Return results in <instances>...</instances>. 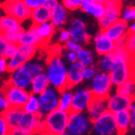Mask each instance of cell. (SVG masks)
<instances>
[{
	"label": "cell",
	"instance_id": "cell-1",
	"mask_svg": "<svg viewBox=\"0 0 135 135\" xmlns=\"http://www.w3.org/2000/svg\"><path fill=\"white\" fill-rule=\"evenodd\" d=\"M134 55L126 49L125 46L116 47L114 60L109 71L113 87H117L127 79L134 78Z\"/></svg>",
	"mask_w": 135,
	"mask_h": 135
},
{
	"label": "cell",
	"instance_id": "cell-2",
	"mask_svg": "<svg viewBox=\"0 0 135 135\" xmlns=\"http://www.w3.org/2000/svg\"><path fill=\"white\" fill-rule=\"evenodd\" d=\"M45 75L49 81V85L59 91L68 87L67 66L59 54H52L48 58L45 68Z\"/></svg>",
	"mask_w": 135,
	"mask_h": 135
},
{
	"label": "cell",
	"instance_id": "cell-3",
	"mask_svg": "<svg viewBox=\"0 0 135 135\" xmlns=\"http://www.w3.org/2000/svg\"><path fill=\"white\" fill-rule=\"evenodd\" d=\"M69 113L55 109L43 116V133L50 135H65Z\"/></svg>",
	"mask_w": 135,
	"mask_h": 135
},
{
	"label": "cell",
	"instance_id": "cell-4",
	"mask_svg": "<svg viewBox=\"0 0 135 135\" xmlns=\"http://www.w3.org/2000/svg\"><path fill=\"white\" fill-rule=\"evenodd\" d=\"M92 120L86 112H74L70 110L68 115L66 134L69 135H85L91 132Z\"/></svg>",
	"mask_w": 135,
	"mask_h": 135
},
{
	"label": "cell",
	"instance_id": "cell-5",
	"mask_svg": "<svg viewBox=\"0 0 135 135\" xmlns=\"http://www.w3.org/2000/svg\"><path fill=\"white\" fill-rule=\"evenodd\" d=\"M43 116L39 113H24L21 117L17 128L11 131L9 134L31 135L35 133H43Z\"/></svg>",
	"mask_w": 135,
	"mask_h": 135
},
{
	"label": "cell",
	"instance_id": "cell-6",
	"mask_svg": "<svg viewBox=\"0 0 135 135\" xmlns=\"http://www.w3.org/2000/svg\"><path fill=\"white\" fill-rule=\"evenodd\" d=\"M113 82L108 72L97 71L95 77L91 79L90 90L94 97L107 98L113 91Z\"/></svg>",
	"mask_w": 135,
	"mask_h": 135
},
{
	"label": "cell",
	"instance_id": "cell-7",
	"mask_svg": "<svg viewBox=\"0 0 135 135\" xmlns=\"http://www.w3.org/2000/svg\"><path fill=\"white\" fill-rule=\"evenodd\" d=\"M94 134L97 135H116L118 134L116 125H115L113 113L107 110L97 119L92 121V128Z\"/></svg>",
	"mask_w": 135,
	"mask_h": 135
},
{
	"label": "cell",
	"instance_id": "cell-8",
	"mask_svg": "<svg viewBox=\"0 0 135 135\" xmlns=\"http://www.w3.org/2000/svg\"><path fill=\"white\" fill-rule=\"evenodd\" d=\"M59 97H60V91L52 86H48L45 90L40 93L38 95L39 107H40L39 114L45 116L46 113L58 108Z\"/></svg>",
	"mask_w": 135,
	"mask_h": 135
},
{
	"label": "cell",
	"instance_id": "cell-9",
	"mask_svg": "<svg viewBox=\"0 0 135 135\" xmlns=\"http://www.w3.org/2000/svg\"><path fill=\"white\" fill-rule=\"evenodd\" d=\"M37 48L38 47L33 46V45H19L18 44V47H17V50L14 53V55L8 59V71L11 72L16 68L22 66L27 61L31 60L36 53Z\"/></svg>",
	"mask_w": 135,
	"mask_h": 135
},
{
	"label": "cell",
	"instance_id": "cell-10",
	"mask_svg": "<svg viewBox=\"0 0 135 135\" xmlns=\"http://www.w3.org/2000/svg\"><path fill=\"white\" fill-rule=\"evenodd\" d=\"M122 0H109L105 4V11L98 19L99 27L101 30H105L110 25L120 18L122 9Z\"/></svg>",
	"mask_w": 135,
	"mask_h": 135
},
{
	"label": "cell",
	"instance_id": "cell-11",
	"mask_svg": "<svg viewBox=\"0 0 135 135\" xmlns=\"http://www.w3.org/2000/svg\"><path fill=\"white\" fill-rule=\"evenodd\" d=\"M2 91L9 106L15 108H23L29 95V91L11 85L9 82L3 87Z\"/></svg>",
	"mask_w": 135,
	"mask_h": 135
},
{
	"label": "cell",
	"instance_id": "cell-12",
	"mask_svg": "<svg viewBox=\"0 0 135 135\" xmlns=\"http://www.w3.org/2000/svg\"><path fill=\"white\" fill-rule=\"evenodd\" d=\"M3 11L6 14L13 16L14 18L19 20L20 22L26 21L30 18L31 9L27 7L22 0H17L15 2H5L1 6Z\"/></svg>",
	"mask_w": 135,
	"mask_h": 135
},
{
	"label": "cell",
	"instance_id": "cell-13",
	"mask_svg": "<svg viewBox=\"0 0 135 135\" xmlns=\"http://www.w3.org/2000/svg\"><path fill=\"white\" fill-rule=\"evenodd\" d=\"M68 31L70 34V39L80 44L81 45L88 44L91 39L87 31L86 24L80 19H74L71 21Z\"/></svg>",
	"mask_w": 135,
	"mask_h": 135
},
{
	"label": "cell",
	"instance_id": "cell-14",
	"mask_svg": "<svg viewBox=\"0 0 135 135\" xmlns=\"http://www.w3.org/2000/svg\"><path fill=\"white\" fill-rule=\"evenodd\" d=\"M90 88H81L73 92L71 110L74 112H86L88 105L93 98Z\"/></svg>",
	"mask_w": 135,
	"mask_h": 135
},
{
	"label": "cell",
	"instance_id": "cell-15",
	"mask_svg": "<svg viewBox=\"0 0 135 135\" xmlns=\"http://www.w3.org/2000/svg\"><path fill=\"white\" fill-rule=\"evenodd\" d=\"M134 98L131 97H127L116 92L110 93V95L107 97V104H108V110L110 113H116L119 110H128L131 102Z\"/></svg>",
	"mask_w": 135,
	"mask_h": 135
},
{
	"label": "cell",
	"instance_id": "cell-16",
	"mask_svg": "<svg viewBox=\"0 0 135 135\" xmlns=\"http://www.w3.org/2000/svg\"><path fill=\"white\" fill-rule=\"evenodd\" d=\"M95 50L99 56L112 53L116 48V44L106 34L104 30L99 31L94 38Z\"/></svg>",
	"mask_w": 135,
	"mask_h": 135
},
{
	"label": "cell",
	"instance_id": "cell-17",
	"mask_svg": "<svg viewBox=\"0 0 135 135\" xmlns=\"http://www.w3.org/2000/svg\"><path fill=\"white\" fill-rule=\"evenodd\" d=\"M31 79L32 76L22 65L20 67L16 68L13 71H11V76L9 79V83L13 86H16V87L29 91L30 84H31Z\"/></svg>",
	"mask_w": 135,
	"mask_h": 135
},
{
	"label": "cell",
	"instance_id": "cell-18",
	"mask_svg": "<svg viewBox=\"0 0 135 135\" xmlns=\"http://www.w3.org/2000/svg\"><path fill=\"white\" fill-rule=\"evenodd\" d=\"M104 31L114 42L124 38L128 33V23L119 18L112 25H110Z\"/></svg>",
	"mask_w": 135,
	"mask_h": 135
},
{
	"label": "cell",
	"instance_id": "cell-19",
	"mask_svg": "<svg viewBox=\"0 0 135 135\" xmlns=\"http://www.w3.org/2000/svg\"><path fill=\"white\" fill-rule=\"evenodd\" d=\"M108 110V104H107V98L104 97H93L92 100L90 101L86 113L90 119L95 120L97 117H99L104 113Z\"/></svg>",
	"mask_w": 135,
	"mask_h": 135
},
{
	"label": "cell",
	"instance_id": "cell-20",
	"mask_svg": "<svg viewBox=\"0 0 135 135\" xmlns=\"http://www.w3.org/2000/svg\"><path fill=\"white\" fill-rule=\"evenodd\" d=\"M84 66L82 64L76 61V62L70 63L67 67V84L68 87H76V86L81 84L83 81L82 72H83Z\"/></svg>",
	"mask_w": 135,
	"mask_h": 135
},
{
	"label": "cell",
	"instance_id": "cell-21",
	"mask_svg": "<svg viewBox=\"0 0 135 135\" xmlns=\"http://www.w3.org/2000/svg\"><path fill=\"white\" fill-rule=\"evenodd\" d=\"M19 45H33L39 47L40 45L44 44V41L39 36L38 32L36 30V26L32 25L28 29H24L19 39Z\"/></svg>",
	"mask_w": 135,
	"mask_h": 135
},
{
	"label": "cell",
	"instance_id": "cell-22",
	"mask_svg": "<svg viewBox=\"0 0 135 135\" xmlns=\"http://www.w3.org/2000/svg\"><path fill=\"white\" fill-rule=\"evenodd\" d=\"M118 134H125L131 129V113L128 110H123L113 113Z\"/></svg>",
	"mask_w": 135,
	"mask_h": 135
},
{
	"label": "cell",
	"instance_id": "cell-23",
	"mask_svg": "<svg viewBox=\"0 0 135 135\" xmlns=\"http://www.w3.org/2000/svg\"><path fill=\"white\" fill-rule=\"evenodd\" d=\"M23 113H24V110L22 108H15V107H9L2 113L3 117L9 126L11 131L17 128Z\"/></svg>",
	"mask_w": 135,
	"mask_h": 135
},
{
	"label": "cell",
	"instance_id": "cell-24",
	"mask_svg": "<svg viewBox=\"0 0 135 135\" xmlns=\"http://www.w3.org/2000/svg\"><path fill=\"white\" fill-rule=\"evenodd\" d=\"M67 9L63 7L62 4L59 3L56 7L51 9L50 22L55 27V28H60L63 27L67 22Z\"/></svg>",
	"mask_w": 135,
	"mask_h": 135
},
{
	"label": "cell",
	"instance_id": "cell-25",
	"mask_svg": "<svg viewBox=\"0 0 135 135\" xmlns=\"http://www.w3.org/2000/svg\"><path fill=\"white\" fill-rule=\"evenodd\" d=\"M80 8L84 12L90 14L93 17H95L98 20L104 13L105 11V5L97 3L94 0H90V1H82L80 5Z\"/></svg>",
	"mask_w": 135,
	"mask_h": 135
},
{
	"label": "cell",
	"instance_id": "cell-26",
	"mask_svg": "<svg viewBox=\"0 0 135 135\" xmlns=\"http://www.w3.org/2000/svg\"><path fill=\"white\" fill-rule=\"evenodd\" d=\"M48 86H50L49 81H48V79L45 73H40V74L36 75L32 78L31 84H30V88H29V93L39 95L40 93L45 90Z\"/></svg>",
	"mask_w": 135,
	"mask_h": 135
},
{
	"label": "cell",
	"instance_id": "cell-27",
	"mask_svg": "<svg viewBox=\"0 0 135 135\" xmlns=\"http://www.w3.org/2000/svg\"><path fill=\"white\" fill-rule=\"evenodd\" d=\"M51 15V9H48L45 5H41L39 7L31 9L30 13V19L33 22V25H38L41 23L47 22L50 20Z\"/></svg>",
	"mask_w": 135,
	"mask_h": 135
},
{
	"label": "cell",
	"instance_id": "cell-28",
	"mask_svg": "<svg viewBox=\"0 0 135 135\" xmlns=\"http://www.w3.org/2000/svg\"><path fill=\"white\" fill-rule=\"evenodd\" d=\"M73 92L69 87L60 91V97H59L58 108L62 110H65L69 113L71 110V103H72Z\"/></svg>",
	"mask_w": 135,
	"mask_h": 135
},
{
	"label": "cell",
	"instance_id": "cell-29",
	"mask_svg": "<svg viewBox=\"0 0 135 135\" xmlns=\"http://www.w3.org/2000/svg\"><path fill=\"white\" fill-rule=\"evenodd\" d=\"M35 26H36V30L38 32L39 36L42 38V40L44 42L50 40L52 38V36L54 35L56 28H55L54 26L52 25L50 21L41 23V24H38V25Z\"/></svg>",
	"mask_w": 135,
	"mask_h": 135
},
{
	"label": "cell",
	"instance_id": "cell-30",
	"mask_svg": "<svg viewBox=\"0 0 135 135\" xmlns=\"http://www.w3.org/2000/svg\"><path fill=\"white\" fill-rule=\"evenodd\" d=\"M20 26L21 22L14 18L13 16L9 15V14L0 16V31H2L3 33L12 28L20 27Z\"/></svg>",
	"mask_w": 135,
	"mask_h": 135
},
{
	"label": "cell",
	"instance_id": "cell-31",
	"mask_svg": "<svg viewBox=\"0 0 135 135\" xmlns=\"http://www.w3.org/2000/svg\"><path fill=\"white\" fill-rule=\"evenodd\" d=\"M23 110L24 113H39L40 107H39V100H38V95L29 93V95L27 97V101L23 106Z\"/></svg>",
	"mask_w": 135,
	"mask_h": 135
},
{
	"label": "cell",
	"instance_id": "cell-32",
	"mask_svg": "<svg viewBox=\"0 0 135 135\" xmlns=\"http://www.w3.org/2000/svg\"><path fill=\"white\" fill-rule=\"evenodd\" d=\"M116 92L120 93L122 95H127V97H131L134 98V93H135V82L134 78L127 79L122 84L116 87Z\"/></svg>",
	"mask_w": 135,
	"mask_h": 135
},
{
	"label": "cell",
	"instance_id": "cell-33",
	"mask_svg": "<svg viewBox=\"0 0 135 135\" xmlns=\"http://www.w3.org/2000/svg\"><path fill=\"white\" fill-rule=\"evenodd\" d=\"M77 56L78 61L83 66H89L95 64V57L89 49L82 47L77 52Z\"/></svg>",
	"mask_w": 135,
	"mask_h": 135
},
{
	"label": "cell",
	"instance_id": "cell-34",
	"mask_svg": "<svg viewBox=\"0 0 135 135\" xmlns=\"http://www.w3.org/2000/svg\"><path fill=\"white\" fill-rule=\"evenodd\" d=\"M113 60H114V51L112 52V53L102 55L101 58L99 59L98 63H97V69L99 71L109 73L110 67L113 65Z\"/></svg>",
	"mask_w": 135,
	"mask_h": 135
},
{
	"label": "cell",
	"instance_id": "cell-35",
	"mask_svg": "<svg viewBox=\"0 0 135 135\" xmlns=\"http://www.w3.org/2000/svg\"><path fill=\"white\" fill-rule=\"evenodd\" d=\"M23 66L28 71V73L31 75L32 78L34 76H36V75L40 74V73H43L44 70H45V67H44L42 63L37 61H32V59L24 63Z\"/></svg>",
	"mask_w": 135,
	"mask_h": 135
},
{
	"label": "cell",
	"instance_id": "cell-36",
	"mask_svg": "<svg viewBox=\"0 0 135 135\" xmlns=\"http://www.w3.org/2000/svg\"><path fill=\"white\" fill-rule=\"evenodd\" d=\"M24 28L22 26L15 28H12L11 30H8L4 33V37L7 41V43H12V44H18L19 39H20L21 34H22Z\"/></svg>",
	"mask_w": 135,
	"mask_h": 135
},
{
	"label": "cell",
	"instance_id": "cell-37",
	"mask_svg": "<svg viewBox=\"0 0 135 135\" xmlns=\"http://www.w3.org/2000/svg\"><path fill=\"white\" fill-rule=\"evenodd\" d=\"M120 18L128 23L132 22V21L135 19V9L133 7L126 8L124 11H121Z\"/></svg>",
	"mask_w": 135,
	"mask_h": 135
},
{
	"label": "cell",
	"instance_id": "cell-38",
	"mask_svg": "<svg viewBox=\"0 0 135 135\" xmlns=\"http://www.w3.org/2000/svg\"><path fill=\"white\" fill-rule=\"evenodd\" d=\"M98 71L97 66L95 65H89V66H84L83 72H82V77H83V80H91L93 78L95 77V75Z\"/></svg>",
	"mask_w": 135,
	"mask_h": 135
},
{
	"label": "cell",
	"instance_id": "cell-39",
	"mask_svg": "<svg viewBox=\"0 0 135 135\" xmlns=\"http://www.w3.org/2000/svg\"><path fill=\"white\" fill-rule=\"evenodd\" d=\"M125 47L128 52L134 55L135 52V35L132 32H128L126 36V43H125Z\"/></svg>",
	"mask_w": 135,
	"mask_h": 135
},
{
	"label": "cell",
	"instance_id": "cell-40",
	"mask_svg": "<svg viewBox=\"0 0 135 135\" xmlns=\"http://www.w3.org/2000/svg\"><path fill=\"white\" fill-rule=\"evenodd\" d=\"M18 47V44H12V43H8L5 46L4 50L2 52L1 56L5 57L6 59H9L11 57H12L14 55V53L17 50Z\"/></svg>",
	"mask_w": 135,
	"mask_h": 135
},
{
	"label": "cell",
	"instance_id": "cell-41",
	"mask_svg": "<svg viewBox=\"0 0 135 135\" xmlns=\"http://www.w3.org/2000/svg\"><path fill=\"white\" fill-rule=\"evenodd\" d=\"M82 0H62L63 7L67 11H76L79 9Z\"/></svg>",
	"mask_w": 135,
	"mask_h": 135
},
{
	"label": "cell",
	"instance_id": "cell-42",
	"mask_svg": "<svg viewBox=\"0 0 135 135\" xmlns=\"http://www.w3.org/2000/svg\"><path fill=\"white\" fill-rule=\"evenodd\" d=\"M64 47L67 51H73V52H78L79 49L83 47L80 44L77 43V42H75L74 40L72 39H69L67 42L64 43Z\"/></svg>",
	"mask_w": 135,
	"mask_h": 135
},
{
	"label": "cell",
	"instance_id": "cell-43",
	"mask_svg": "<svg viewBox=\"0 0 135 135\" xmlns=\"http://www.w3.org/2000/svg\"><path fill=\"white\" fill-rule=\"evenodd\" d=\"M11 132L9 126L5 121L4 117L2 114H0V135H8Z\"/></svg>",
	"mask_w": 135,
	"mask_h": 135
},
{
	"label": "cell",
	"instance_id": "cell-44",
	"mask_svg": "<svg viewBox=\"0 0 135 135\" xmlns=\"http://www.w3.org/2000/svg\"><path fill=\"white\" fill-rule=\"evenodd\" d=\"M22 1L25 3L30 9H35V8L41 6V5H43L45 0H22Z\"/></svg>",
	"mask_w": 135,
	"mask_h": 135
},
{
	"label": "cell",
	"instance_id": "cell-45",
	"mask_svg": "<svg viewBox=\"0 0 135 135\" xmlns=\"http://www.w3.org/2000/svg\"><path fill=\"white\" fill-rule=\"evenodd\" d=\"M70 39V34L68 29H61L60 33H59V42L61 44H64L65 42H67L68 40Z\"/></svg>",
	"mask_w": 135,
	"mask_h": 135
},
{
	"label": "cell",
	"instance_id": "cell-46",
	"mask_svg": "<svg viewBox=\"0 0 135 135\" xmlns=\"http://www.w3.org/2000/svg\"><path fill=\"white\" fill-rule=\"evenodd\" d=\"M9 104L7 101V99L5 98L4 94H3V91L0 90V112H4L5 110H7L8 108H9Z\"/></svg>",
	"mask_w": 135,
	"mask_h": 135
},
{
	"label": "cell",
	"instance_id": "cell-47",
	"mask_svg": "<svg viewBox=\"0 0 135 135\" xmlns=\"http://www.w3.org/2000/svg\"><path fill=\"white\" fill-rule=\"evenodd\" d=\"M8 71V59L0 56V74Z\"/></svg>",
	"mask_w": 135,
	"mask_h": 135
},
{
	"label": "cell",
	"instance_id": "cell-48",
	"mask_svg": "<svg viewBox=\"0 0 135 135\" xmlns=\"http://www.w3.org/2000/svg\"><path fill=\"white\" fill-rule=\"evenodd\" d=\"M66 60L69 63H73L78 61V56H77V52H73V51H67L66 53Z\"/></svg>",
	"mask_w": 135,
	"mask_h": 135
},
{
	"label": "cell",
	"instance_id": "cell-49",
	"mask_svg": "<svg viewBox=\"0 0 135 135\" xmlns=\"http://www.w3.org/2000/svg\"><path fill=\"white\" fill-rule=\"evenodd\" d=\"M7 44V41H6V39L4 37V33L2 31H0V56L2 55V52Z\"/></svg>",
	"mask_w": 135,
	"mask_h": 135
},
{
	"label": "cell",
	"instance_id": "cell-50",
	"mask_svg": "<svg viewBox=\"0 0 135 135\" xmlns=\"http://www.w3.org/2000/svg\"><path fill=\"white\" fill-rule=\"evenodd\" d=\"M58 4H59L58 0H45V2H44V5L46 6V7L50 9H52L53 8H55Z\"/></svg>",
	"mask_w": 135,
	"mask_h": 135
},
{
	"label": "cell",
	"instance_id": "cell-51",
	"mask_svg": "<svg viewBox=\"0 0 135 135\" xmlns=\"http://www.w3.org/2000/svg\"><path fill=\"white\" fill-rule=\"evenodd\" d=\"M131 113V128L132 131H134V126H135V110L133 112H129Z\"/></svg>",
	"mask_w": 135,
	"mask_h": 135
},
{
	"label": "cell",
	"instance_id": "cell-52",
	"mask_svg": "<svg viewBox=\"0 0 135 135\" xmlns=\"http://www.w3.org/2000/svg\"><path fill=\"white\" fill-rule=\"evenodd\" d=\"M134 31H135V23L129 22L128 23V32H132V33H134Z\"/></svg>",
	"mask_w": 135,
	"mask_h": 135
},
{
	"label": "cell",
	"instance_id": "cell-53",
	"mask_svg": "<svg viewBox=\"0 0 135 135\" xmlns=\"http://www.w3.org/2000/svg\"><path fill=\"white\" fill-rule=\"evenodd\" d=\"M129 112H133V110H135V104H134V100H133L132 102H131V104L129 105V107H128V109Z\"/></svg>",
	"mask_w": 135,
	"mask_h": 135
},
{
	"label": "cell",
	"instance_id": "cell-54",
	"mask_svg": "<svg viewBox=\"0 0 135 135\" xmlns=\"http://www.w3.org/2000/svg\"><path fill=\"white\" fill-rule=\"evenodd\" d=\"M94 1H95V2H97V3H100V4L105 5L107 2H108L109 0H94Z\"/></svg>",
	"mask_w": 135,
	"mask_h": 135
},
{
	"label": "cell",
	"instance_id": "cell-55",
	"mask_svg": "<svg viewBox=\"0 0 135 135\" xmlns=\"http://www.w3.org/2000/svg\"><path fill=\"white\" fill-rule=\"evenodd\" d=\"M7 1H9V2H15L17 0H7Z\"/></svg>",
	"mask_w": 135,
	"mask_h": 135
},
{
	"label": "cell",
	"instance_id": "cell-56",
	"mask_svg": "<svg viewBox=\"0 0 135 135\" xmlns=\"http://www.w3.org/2000/svg\"><path fill=\"white\" fill-rule=\"evenodd\" d=\"M82 1H90V0H82Z\"/></svg>",
	"mask_w": 135,
	"mask_h": 135
},
{
	"label": "cell",
	"instance_id": "cell-57",
	"mask_svg": "<svg viewBox=\"0 0 135 135\" xmlns=\"http://www.w3.org/2000/svg\"><path fill=\"white\" fill-rule=\"evenodd\" d=\"M0 7H1V5H0Z\"/></svg>",
	"mask_w": 135,
	"mask_h": 135
}]
</instances>
